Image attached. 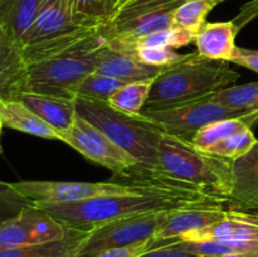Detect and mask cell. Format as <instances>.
Returning a JSON list of instances; mask_svg holds the SVG:
<instances>
[{"label":"cell","instance_id":"603a6c76","mask_svg":"<svg viewBox=\"0 0 258 257\" xmlns=\"http://www.w3.org/2000/svg\"><path fill=\"white\" fill-rule=\"evenodd\" d=\"M196 35L179 27H171L168 29L159 30V32L151 33V34L144 35V37L136 38L133 40H112L106 44L111 49L126 54H133L141 48H171L178 49L180 47L194 43Z\"/></svg>","mask_w":258,"mask_h":257},{"label":"cell","instance_id":"7a4b0ae2","mask_svg":"<svg viewBox=\"0 0 258 257\" xmlns=\"http://www.w3.org/2000/svg\"><path fill=\"white\" fill-rule=\"evenodd\" d=\"M232 161L202 151L191 141L164 133L159 145V178L164 184L193 189L229 201Z\"/></svg>","mask_w":258,"mask_h":257},{"label":"cell","instance_id":"2e32d148","mask_svg":"<svg viewBox=\"0 0 258 257\" xmlns=\"http://www.w3.org/2000/svg\"><path fill=\"white\" fill-rule=\"evenodd\" d=\"M228 203L237 211L258 212V140L246 155L232 161Z\"/></svg>","mask_w":258,"mask_h":257},{"label":"cell","instance_id":"1f68e13d","mask_svg":"<svg viewBox=\"0 0 258 257\" xmlns=\"http://www.w3.org/2000/svg\"><path fill=\"white\" fill-rule=\"evenodd\" d=\"M131 55L145 65L155 67H169L188 57V54H179L171 48H141Z\"/></svg>","mask_w":258,"mask_h":257},{"label":"cell","instance_id":"d6986e66","mask_svg":"<svg viewBox=\"0 0 258 257\" xmlns=\"http://www.w3.org/2000/svg\"><path fill=\"white\" fill-rule=\"evenodd\" d=\"M166 68L168 67H155V66L145 65L134 55L116 52L106 45L100 65L95 72L128 83L148 80V78H155L161 75Z\"/></svg>","mask_w":258,"mask_h":257},{"label":"cell","instance_id":"7c38bea8","mask_svg":"<svg viewBox=\"0 0 258 257\" xmlns=\"http://www.w3.org/2000/svg\"><path fill=\"white\" fill-rule=\"evenodd\" d=\"M67 227L37 207H30L0 227V251L60 239Z\"/></svg>","mask_w":258,"mask_h":257},{"label":"cell","instance_id":"8d00e7d4","mask_svg":"<svg viewBox=\"0 0 258 257\" xmlns=\"http://www.w3.org/2000/svg\"><path fill=\"white\" fill-rule=\"evenodd\" d=\"M256 18H258V0H252V2L242 5L239 13L234 17L233 23L241 30L242 28L246 27L247 24H249Z\"/></svg>","mask_w":258,"mask_h":257},{"label":"cell","instance_id":"6da1fadb","mask_svg":"<svg viewBox=\"0 0 258 257\" xmlns=\"http://www.w3.org/2000/svg\"><path fill=\"white\" fill-rule=\"evenodd\" d=\"M222 199L193 189L150 184L125 194L95 197L71 203H39L37 208L54 217L67 228L93 231L117 219L154 212H174L197 206L224 204Z\"/></svg>","mask_w":258,"mask_h":257},{"label":"cell","instance_id":"e0dca14e","mask_svg":"<svg viewBox=\"0 0 258 257\" xmlns=\"http://www.w3.org/2000/svg\"><path fill=\"white\" fill-rule=\"evenodd\" d=\"M238 27L229 22L206 23L194 37V44L201 57L211 60L232 62L236 53Z\"/></svg>","mask_w":258,"mask_h":257},{"label":"cell","instance_id":"4fadbf2b","mask_svg":"<svg viewBox=\"0 0 258 257\" xmlns=\"http://www.w3.org/2000/svg\"><path fill=\"white\" fill-rule=\"evenodd\" d=\"M203 241H258V216L243 211H228L227 216L217 223L184 234L170 242H153L154 247L176 242Z\"/></svg>","mask_w":258,"mask_h":257},{"label":"cell","instance_id":"e575fe53","mask_svg":"<svg viewBox=\"0 0 258 257\" xmlns=\"http://www.w3.org/2000/svg\"><path fill=\"white\" fill-rule=\"evenodd\" d=\"M151 246H153V239H149V241L133 244V246L107 249L92 257H138L148 249H151Z\"/></svg>","mask_w":258,"mask_h":257},{"label":"cell","instance_id":"5bb4252c","mask_svg":"<svg viewBox=\"0 0 258 257\" xmlns=\"http://www.w3.org/2000/svg\"><path fill=\"white\" fill-rule=\"evenodd\" d=\"M223 204L197 206L166 214L153 237V242H170L184 234L207 228L227 216Z\"/></svg>","mask_w":258,"mask_h":257},{"label":"cell","instance_id":"83f0119b","mask_svg":"<svg viewBox=\"0 0 258 257\" xmlns=\"http://www.w3.org/2000/svg\"><path fill=\"white\" fill-rule=\"evenodd\" d=\"M126 82L93 72L88 75L76 90V98L107 102L108 98Z\"/></svg>","mask_w":258,"mask_h":257},{"label":"cell","instance_id":"8fae6325","mask_svg":"<svg viewBox=\"0 0 258 257\" xmlns=\"http://www.w3.org/2000/svg\"><path fill=\"white\" fill-rule=\"evenodd\" d=\"M19 193L29 198L33 204L71 203L95 197L125 194L136 191L143 185H127L115 181L83 183V181H44L27 180L12 183Z\"/></svg>","mask_w":258,"mask_h":257},{"label":"cell","instance_id":"8992f818","mask_svg":"<svg viewBox=\"0 0 258 257\" xmlns=\"http://www.w3.org/2000/svg\"><path fill=\"white\" fill-rule=\"evenodd\" d=\"M100 24L75 13L70 0H43L22 42L28 63L48 59L95 34Z\"/></svg>","mask_w":258,"mask_h":257},{"label":"cell","instance_id":"60d3db41","mask_svg":"<svg viewBox=\"0 0 258 257\" xmlns=\"http://www.w3.org/2000/svg\"><path fill=\"white\" fill-rule=\"evenodd\" d=\"M3 127H4V126H3L2 118H0V136H2V130H3Z\"/></svg>","mask_w":258,"mask_h":257},{"label":"cell","instance_id":"ab89813d","mask_svg":"<svg viewBox=\"0 0 258 257\" xmlns=\"http://www.w3.org/2000/svg\"><path fill=\"white\" fill-rule=\"evenodd\" d=\"M216 257H244L241 254H223V256H216Z\"/></svg>","mask_w":258,"mask_h":257},{"label":"cell","instance_id":"d590c367","mask_svg":"<svg viewBox=\"0 0 258 257\" xmlns=\"http://www.w3.org/2000/svg\"><path fill=\"white\" fill-rule=\"evenodd\" d=\"M232 62L258 73V50L237 47Z\"/></svg>","mask_w":258,"mask_h":257},{"label":"cell","instance_id":"5b68a950","mask_svg":"<svg viewBox=\"0 0 258 257\" xmlns=\"http://www.w3.org/2000/svg\"><path fill=\"white\" fill-rule=\"evenodd\" d=\"M106 45L97 30L62 54L28 63L27 92L76 100V90L97 70Z\"/></svg>","mask_w":258,"mask_h":257},{"label":"cell","instance_id":"f1b7e54d","mask_svg":"<svg viewBox=\"0 0 258 257\" xmlns=\"http://www.w3.org/2000/svg\"><path fill=\"white\" fill-rule=\"evenodd\" d=\"M246 127H249V126L241 118H224V120L216 121L201 128L196 134L191 143L202 151H207L214 144Z\"/></svg>","mask_w":258,"mask_h":257},{"label":"cell","instance_id":"484cf974","mask_svg":"<svg viewBox=\"0 0 258 257\" xmlns=\"http://www.w3.org/2000/svg\"><path fill=\"white\" fill-rule=\"evenodd\" d=\"M212 98L228 110L247 116L258 103V81L241 86H229L214 93Z\"/></svg>","mask_w":258,"mask_h":257},{"label":"cell","instance_id":"f546056e","mask_svg":"<svg viewBox=\"0 0 258 257\" xmlns=\"http://www.w3.org/2000/svg\"><path fill=\"white\" fill-rule=\"evenodd\" d=\"M257 140L258 139L254 136L252 128L246 127L223 139L219 143L214 144L206 153L213 154V155L221 156V158L228 159V160H236V159L246 155L253 148Z\"/></svg>","mask_w":258,"mask_h":257},{"label":"cell","instance_id":"f35d334b","mask_svg":"<svg viewBox=\"0 0 258 257\" xmlns=\"http://www.w3.org/2000/svg\"><path fill=\"white\" fill-rule=\"evenodd\" d=\"M241 120L243 121V122H246L251 128L253 127L254 125H257L258 123V103H257L256 107H254L253 110L248 113V115L244 116V117H242Z\"/></svg>","mask_w":258,"mask_h":257},{"label":"cell","instance_id":"4316f807","mask_svg":"<svg viewBox=\"0 0 258 257\" xmlns=\"http://www.w3.org/2000/svg\"><path fill=\"white\" fill-rule=\"evenodd\" d=\"M217 5L216 0H185L174 12V25L196 35Z\"/></svg>","mask_w":258,"mask_h":257},{"label":"cell","instance_id":"b9f144b4","mask_svg":"<svg viewBox=\"0 0 258 257\" xmlns=\"http://www.w3.org/2000/svg\"><path fill=\"white\" fill-rule=\"evenodd\" d=\"M216 2L218 3V4H219V3H222V2H226V0H216Z\"/></svg>","mask_w":258,"mask_h":257},{"label":"cell","instance_id":"ac0fdd59","mask_svg":"<svg viewBox=\"0 0 258 257\" xmlns=\"http://www.w3.org/2000/svg\"><path fill=\"white\" fill-rule=\"evenodd\" d=\"M18 100L52 126L62 136V141L66 140L77 116L76 100L30 92L23 93Z\"/></svg>","mask_w":258,"mask_h":257},{"label":"cell","instance_id":"9c48e42d","mask_svg":"<svg viewBox=\"0 0 258 257\" xmlns=\"http://www.w3.org/2000/svg\"><path fill=\"white\" fill-rule=\"evenodd\" d=\"M64 143L88 160L112 171V176L123 175L139 164L130 153L78 113Z\"/></svg>","mask_w":258,"mask_h":257},{"label":"cell","instance_id":"44dd1931","mask_svg":"<svg viewBox=\"0 0 258 257\" xmlns=\"http://www.w3.org/2000/svg\"><path fill=\"white\" fill-rule=\"evenodd\" d=\"M91 231L67 228L63 238L18 248L2 249L0 257H78Z\"/></svg>","mask_w":258,"mask_h":257},{"label":"cell","instance_id":"d6a6232c","mask_svg":"<svg viewBox=\"0 0 258 257\" xmlns=\"http://www.w3.org/2000/svg\"><path fill=\"white\" fill-rule=\"evenodd\" d=\"M75 13L97 24L107 19L105 0H70Z\"/></svg>","mask_w":258,"mask_h":257},{"label":"cell","instance_id":"836d02e7","mask_svg":"<svg viewBox=\"0 0 258 257\" xmlns=\"http://www.w3.org/2000/svg\"><path fill=\"white\" fill-rule=\"evenodd\" d=\"M138 257H203L194 252L189 251L185 247L181 246L180 243H170L164 244V246L154 247V248L148 249L146 252L141 253Z\"/></svg>","mask_w":258,"mask_h":257},{"label":"cell","instance_id":"277c9868","mask_svg":"<svg viewBox=\"0 0 258 257\" xmlns=\"http://www.w3.org/2000/svg\"><path fill=\"white\" fill-rule=\"evenodd\" d=\"M77 113L100 128L111 140L130 153L141 171H158L159 145L163 131L143 115H126L107 102L76 98Z\"/></svg>","mask_w":258,"mask_h":257},{"label":"cell","instance_id":"3957f363","mask_svg":"<svg viewBox=\"0 0 258 257\" xmlns=\"http://www.w3.org/2000/svg\"><path fill=\"white\" fill-rule=\"evenodd\" d=\"M239 76L228 62L211 60L197 52L190 53L155 78L143 110H165L211 97L233 86Z\"/></svg>","mask_w":258,"mask_h":257},{"label":"cell","instance_id":"7402d4cb","mask_svg":"<svg viewBox=\"0 0 258 257\" xmlns=\"http://www.w3.org/2000/svg\"><path fill=\"white\" fill-rule=\"evenodd\" d=\"M43 0H0V27L22 45Z\"/></svg>","mask_w":258,"mask_h":257},{"label":"cell","instance_id":"4dcf8cb0","mask_svg":"<svg viewBox=\"0 0 258 257\" xmlns=\"http://www.w3.org/2000/svg\"><path fill=\"white\" fill-rule=\"evenodd\" d=\"M30 207H33V202L19 193L12 183L0 181V227Z\"/></svg>","mask_w":258,"mask_h":257},{"label":"cell","instance_id":"74e56055","mask_svg":"<svg viewBox=\"0 0 258 257\" xmlns=\"http://www.w3.org/2000/svg\"><path fill=\"white\" fill-rule=\"evenodd\" d=\"M127 2H130V0H105V8H106V12H107V19L116 12V10L120 9V8L122 7V5H125Z\"/></svg>","mask_w":258,"mask_h":257},{"label":"cell","instance_id":"ba28073f","mask_svg":"<svg viewBox=\"0 0 258 257\" xmlns=\"http://www.w3.org/2000/svg\"><path fill=\"white\" fill-rule=\"evenodd\" d=\"M141 115L155 123L163 133L188 141H193L196 134L209 123L246 116L219 105L212 96L165 110H143Z\"/></svg>","mask_w":258,"mask_h":257},{"label":"cell","instance_id":"cb8c5ba5","mask_svg":"<svg viewBox=\"0 0 258 257\" xmlns=\"http://www.w3.org/2000/svg\"><path fill=\"white\" fill-rule=\"evenodd\" d=\"M155 78L125 83L108 98L107 103L112 108L126 115H140L150 96Z\"/></svg>","mask_w":258,"mask_h":257},{"label":"cell","instance_id":"30bf717a","mask_svg":"<svg viewBox=\"0 0 258 257\" xmlns=\"http://www.w3.org/2000/svg\"><path fill=\"white\" fill-rule=\"evenodd\" d=\"M170 212H154L117 219L91 231L78 257H92L100 252L133 246L153 239L159 226Z\"/></svg>","mask_w":258,"mask_h":257},{"label":"cell","instance_id":"ffe728a7","mask_svg":"<svg viewBox=\"0 0 258 257\" xmlns=\"http://www.w3.org/2000/svg\"><path fill=\"white\" fill-rule=\"evenodd\" d=\"M0 118L3 126L48 140L62 141V136L42 117L19 100L2 101Z\"/></svg>","mask_w":258,"mask_h":257},{"label":"cell","instance_id":"d4e9b609","mask_svg":"<svg viewBox=\"0 0 258 257\" xmlns=\"http://www.w3.org/2000/svg\"><path fill=\"white\" fill-rule=\"evenodd\" d=\"M176 243H180L186 249L203 257H216L223 254L258 257V241H203Z\"/></svg>","mask_w":258,"mask_h":257},{"label":"cell","instance_id":"9a60e30c","mask_svg":"<svg viewBox=\"0 0 258 257\" xmlns=\"http://www.w3.org/2000/svg\"><path fill=\"white\" fill-rule=\"evenodd\" d=\"M27 72L22 45L0 27V100H18L27 92Z\"/></svg>","mask_w":258,"mask_h":257},{"label":"cell","instance_id":"52a82bcc","mask_svg":"<svg viewBox=\"0 0 258 257\" xmlns=\"http://www.w3.org/2000/svg\"><path fill=\"white\" fill-rule=\"evenodd\" d=\"M185 0H130L101 23L98 33L107 42L133 40L174 27L173 15Z\"/></svg>","mask_w":258,"mask_h":257},{"label":"cell","instance_id":"7bdbcfd3","mask_svg":"<svg viewBox=\"0 0 258 257\" xmlns=\"http://www.w3.org/2000/svg\"><path fill=\"white\" fill-rule=\"evenodd\" d=\"M0 102H2V100H0Z\"/></svg>","mask_w":258,"mask_h":257}]
</instances>
